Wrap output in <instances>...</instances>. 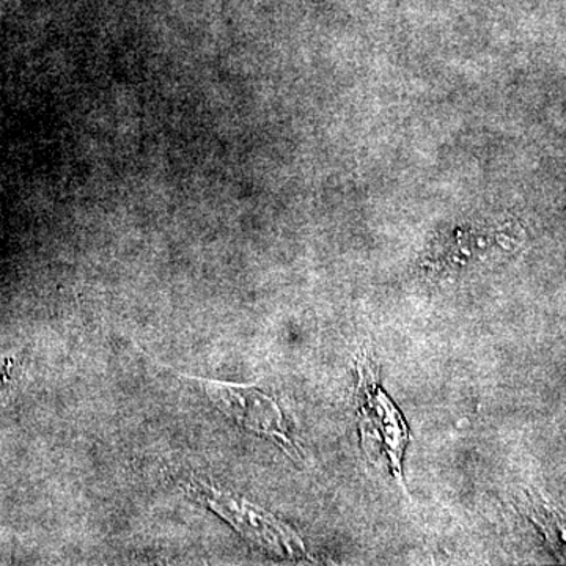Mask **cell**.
<instances>
[{"label":"cell","mask_w":566,"mask_h":566,"mask_svg":"<svg viewBox=\"0 0 566 566\" xmlns=\"http://www.w3.org/2000/svg\"><path fill=\"white\" fill-rule=\"evenodd\" d=\"M357 390L360 394V442L368 457H385L395 479L401 482L405 447L409 441L408 424L397 406L379 387L378 370L370 353L360 354L357 359Z\"/></svg>","instance_id":"6da1fadb"},{"label":"cell","mask_w":566,"mask_h":566,"mask_svg":"<svg viewBox=\"0 0 566 566\" xmlns=\"http://www.w3.org/2000/svg\"><path fill=\"white\" fill-rule=\"evenodd\" d=\"M202 385L205 392L212 403L248 430L268 436L279 442L283 449L292 452L294 449L285 419L279 405L255 387L229 385V382L210 381V379H196Z\"/></svg>","instance_id":"7a4b0ae2"},{"label":"cell","mask_w":566,"mask_h":566,"mask_svg":"<svg viewBox=\"0 0 566 566\" xmlns=\"http://www.w3.org/2000/svg\"><path fill=\"white\" fill-rule=\"evenodd\" d=\"M208 504L229 520L238 531L279 556L297 557L304 554L303 543L293 532L255 506L237 502L221 493H212Z\"/></svg>","instance_id":"3957f363"}]
</instances>
